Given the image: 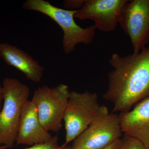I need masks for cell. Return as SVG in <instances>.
<instances>
[{"label":"cell","instance_id":"cell-1","mask_svg":"<svg viewBox=\"0 0 149 149\" xmlns=\"http://www.w3.org/2000/svg\"><path fill=\"white\" fill-rule=\"evenodd\" d=\"M109 63L113 69L108 74L103 98L113 104V113L129 111L149 97V47L125 56L113 54Z\"/></svg>","mask_w":149,"mask_h":149},{"label":"cell","instance_id":"cell-2","mask_svg":"<svg viewBox=\"0 0 149 149\" xmlns=\"http://www.w3.org/2000/svg\"><path fill=\"white\" fill-rule=\"evenodd\" d=\"M2 87L3 105L0 113V146L13 148L22 109L28 100L30 88L18 79L6 77Z\"/></svg>","mask_w":149,"mask_h":149},{"label":"cell","instance_id":"cell-3","mask_svg":"<svg viewBox=\"0 0 149 149\" xmlns=\"http://www.w3.org/2000/svg\"><path fill=\"white\" fill-rule=\"evenodd\" d=\"M26 10L35 11L44 14L54 20L63 32L62 47L65 53H71L79 44L89 45L95 35L94 25L82 28L74 21L77 10H69L55 6L45 0H27L22 4Z\"/></svg>","mask_w":149,"mask_h":149},{"label":"cell","instance_id":"cell-4","mask_svg":"<svg viewBox=\"0 0 149 149\" xmlns=\"http://www.w3.org/2000/svg\"><path fill=\"white\" fill-rule=\"evenodd\" d=\"M108 113L107 108L99 104L97 93L70 91L63 118L64 144L67 145L74 141L96 118Z\"/></svg>","mask_w":149,"mask_h":149},{"label":"cell","instance_id":"cell-5","mask_svg":"<svg viewBox=\"0 0 149 149\" xmlns=\"http://www.w3.org/2000/svg\"><path fill=\"white\" fill-rule=\"evenodd\" d=\"M70 93L64 84L53 88L44 85L35 90L31 100L37 107L41 124L49 132L57 133L61 128Z\"/></svg>","mask_w":149,"mask_h":149},{"label":"cell","instance_id":"cell-6","mask_svg":"<svg viewBox=\"0 0 149 149\" xmlns=\"http://www.w3.org/2000/svg\"><path fill=\"white\" fill-rule=\"evenodd\" d=\"M122 133L119 115L108 113L94 120L71 146L74 149H104L120 139Z\"/></svg>","mask_w":149,"mask_h":149},{"label":"cell","instance_id":"cell-7","mask_svg":"<svg viewBox=\"0 0 149 149\" xmlns=\"http://www.w3.org/2000/svg\"><path fill=\"white\" fill-rule=\"evenodd\" d=\"M118 24L130 37L133 54H139L149 42V0L127 1Z\"/></svg>","mask_w":149,"mask_h":149},{"label":"cell","instance_id":"cell-8","mask_svg":"<svg viewBox=\"0 0 149 149\" xmlns=\"http://www.w3.org/2000/svg\"><path fill=\"white\" fill-rule=\"evenodd\" d=\"M128 0H84L83 6L74 15L80 20L91 19L96 29L113 32L119 23L121 11Z\"/></svg>","mask_w":149,"mask_h":149},{"label":"cell","instance_id":"cell-9","mask_svg":"<svg viewBox=\"0 0 149 149\" xmlns=\"http://www.w3.org/2000/svg\"><path fill=\"white\" fill-rule=\"evenodd\" d=\"M52 137L41 124L35 104L32 100L27 101L22 111L16 145L32 146L43 144Z\"/></svg>","mask_w":149,"mask_h":149},{"label":"cell","instance_id":"cell-10","mask_svg":"<svg viewBox=\"0 0 149 149\" xmlns=\"http://www.w3.org/2000/svg\"><path fill=\"white\" fill-rule=\"evenodd\" d=\"M119 116L123 133L138 139L149 149V97Z\"/></svg>","mask_w":149,"mask_h":149},{"label":"cell","instance_id":"cell-11","mask_svg":"<svg viewBox=\"0 0 149 149\" xmlns=\"http://www.w3.org/2000/svg\"><path fill=\"white\" fill-rule=\"evenodd\" d=\"M0 58L7 64L24 73L28 80L39 83L45 68L25 51L8 43L0 42Z\"/></svg>","mask_w":149,"mask_h":149},{"label":"cell","instance_id":"cell-12","mask_svg":"<svg viewBox=\"0 0 149 149\" xmlns=\"http://www.w3.org/2000/svg\"><path fill=\"white\" fill-rule=\"evenodd\" d=\"M119 149H147L138 139L124 134L120 139Z\"/></svg>","mask_w":149,"mask_h":149},{"label":"cell","instance_id":"cell-13","mask_svg":"<svg viewBox=\"0 0 149 149\" xmlns=\"http://www.w3.org/2000/svg\"><path fill=\"white\" fill-rule=\"evenodd\" d=\"M58 141V138L57 136H54L45 143L35 145L25 149H64L66 145L63 144L61 146H59ZM7 149V148L5 146H0V149Z\"/></svg>","mask_w":149,"mask_h":149},{"label":"cell","instance_id":"cell-14","mask_svg":"<svg viewBox=\"0 0 149 149\" xmlns=\"http://www.w3.org/2000/svg\"><path fill=\"white\" fill-rule=\"evenodd\" d=\"M84 0H65L63 3L65 9L69 10H78L83 6Z\"/></svg>","mask_w":149,"mask_h":149},{"label":"cell","instance_id":"cell-15","mask_svg":"<svg viewBox=\"0 0 149 149\" xmlns=\"http://www.w3.org/2000/svg\"><path fill=\"white\" fill-rule=\"evenodd\" d=\"M120 145V139L118 141H116L110 145L109 146L105 148L104 149H119ZM64 149H74L72 148L71 146L65 145L64 147Z\"/></svg>","mask_w":149,"mask_h":149},{"label":"cell","instance_id":"cell-16","mask_svg":"<svg viewBox=\"0 0 149 149\" xmlns=\"http://www.w3.org/2000/svg\"><path fill=\"white\" fill-rule=\"evenodd\" d=\"M3 100V89L2 85L0 83V113L1 110L2 102Z\"/></svg>","mask_w":149,"mask_h":149}]
</instances>
